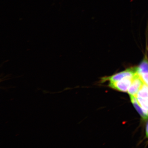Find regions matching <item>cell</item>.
Returning a JSON list of instances; mask_svg holds the SVG:
<instances>
[{"label":"cell","instance_id":"6da1fadb","mask_svg":"<svg viewBox=\"0 0 148 148\" xmlns=\"http://www.w3.org/2000/svg\"><path fill=\"white\" fill-rule=\"evenodd\" d=\"M137 67L129 68L119 73L111 76L103 77L102 79V82H104L107 81H110V82H116L119 81L126 77H134L137 74Z\"/></svg>","mask_w":148,"mask_h":148},{"label":"cell","instance_id":"7a4b0ae2","mask_svg":"<svg viewBox=\"0 0 148 148\" xmlns=\"http://www.w3.org/2000/svg\"><path fill=\"white\" fill-rule=\"evenodd\" d=\"M133 77H126L121 80L116 82H110L109 86L110 88L120 92H126L128 91L132 83Z\"/></svg>","mask_w":148,"mask_h":148},{"label":"cell","instance_id":"3957f363","mask_svg":"<svg viewBox=\"0 0 148 148\" xmlns=\"http://www.w3.org/2000/svg\"><path fill=\"white\" fill-rule=\"evenodd\" d=\"M144 83L140 76L138 73L136 74L133 77L132 83L127 91L129 95L136 97Z\"/></svg>","mask_w":148,"mask_h":148},{"label":"cell","instance_id":"277c9868","mask_svg":"<svg viewBox=\"0 0 148 148\" xmlns=\"http://www.w3.org/2000/svg\"><path fill=\"white\" fill-rule=\"evenodd\" d=\"M130 96L131 102L132 103L135 108L141 116L142 119L144 120H148V114L145 112V111L139 104L136 97L134 96L130 95Z\"/></svg>","mask_w":148,"mask_h":148},{"label":"cell","instance_id":"5b68a950","mask_svg":"<svg viewBox=\"0 0 148 148\" xmlns=\"http://www.w3.org/2000/svg\"><path fill=\"white\" fill-rule=\"evenodd\" d=\"M137 70L138 73L140 75L148 73V60L147 57H145L137 67Z\"/></svg>","mask_w":148,"mask_h":148},{"label":"cell","instance_id":"8992f818","mask_svg":"<svg viewBox=\"0 0 148 148\" xmlns=\"http://www.w3.org/2000/svg\"><path fill=\"white\" fill-rule=\"evenodd\" d=\"M140 75L143 79L144 83L148 86V73L142 74Z\"/></svg>","mask_w":148,"mask_h":148},{"label":"cell","instance_id":"52a82bcc","mask_svg":"<svg viewBox=\"0 0 148 148\" xmlns=\"http://www.w3.org/2000/svg\"><path fill=\"white\" fill-rule=\"evenodd\" d=\"M146 136H147V138H148V122L147 124V126H146Z\"/></svg>","mask_w":148,"mask_h":148}]
</instances>
